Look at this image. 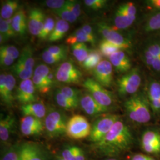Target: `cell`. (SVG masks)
<instances>
[{
    "label": "cell",
    "instance_id": "cell-39",
    "mask_svg": "<svg viewBox=\"0 0 160 160\" xmlns=\"http://www.w3.org/2000/svg\"><path fill=\"white\" fill-rule=\"evenodd\" d=\"M53 12L60 17L61 19L65 20L69 23H74L77 19V17H76V16L66 4L61 9L53 11Z\"/></svg>",
    "mask_w": 160,
    "mask_h": 160
},
{
    "label": "cell",
    "instance_id": "cell-1",
    "mask_svg": "<svg viewBox=\"0 0 160 160\" xmlns=\"http://www.w3.org/2000/svg\"><path fill=\"white\" fill-rule=\"evenodd\" d=\"M133 136L128 126L119 119L109 133L98 143L95 144L98 151L104 155L114 157L130 148Z\"/></svg>",
    "mask_w": 160,
    "mask_h": 160
},
{
    "label": "cell",
    "instance_id": "cell-11",
    "mask_svg": "<svg viewBox=\"0 0 160 160\" xmlns=\"http://www.w3.org/2000/svg\"><path fill=\"white\" fill-rule=\"evenodd\" d=\"M18 160H49L45 150L39 143L26 142L18 147Z\"/></svg>",
    "mask_w": 160,
    "mask_h": 160
},
{
    "label": "cell",
    "instance_id": "cell-21",
    "mask_svg": "<svg viewBox=\"0 0 160 160\" xmlns=\"http://www.w3.org/2000/svg\"><path fill=\"white\" fill-rule=\"evenodd\" d=\"M20 109L24 116H33L40 119L45 116L47 112L46 107L42 102L23 104Z\"/></svg>",
    "mask_w": 160,
    "mask_h": 160
},
{
    "label": "cell",
    "instance_id": "cell-56",
    "mask_svg": "<svg viewBox=\"0 0 160 160\" xmlns=\"http://www.w3.org/2000/svg\"><path fill=\"white\" fill-rule=\"evenodd\" d=\"M148 160H155V158H154L153 157H148Z\"/></svg>",
    "mask_w": 160,
    "mask_h": 160
},
{
    "label": "cell",
    "instance_id": "cell-4",
    "mask_svg": "<svg viewBox=\"0 0 160 160\" xmlns=\"http://www.w3.org/2000/svg\"><path fill=\"white\" fill-rule=\"evenodd\" d=\"M34 65L33 50L30 46L27 45L22 49L17 62L12 67V71L21 80L30 79L34 72Z\"/></svg>",
    "mask_w": 160,
    "mask_h": 160
},
{
    "label": "cell",
    "instance_id": "cell-13",
    "mask_svg": "<svg viewBox=\"0 0 160 160\" xmlns=\"http://www.w3.org/2000/svg\"><path fill=\"white\" fill-rule=\"evenodd\" d=\"M113 69L109 60H102L93 70L94 80L104 87H110L113 81Z\"/></svg>",
    "mask_w": 160,
    "mask_h": 160
},
{
    "label": "cell",
    "instance_id": "cell-27",
    "mask_svg": "<svg viewBox=\"0 0 160 160\" xmlns=\"http://www.w3.org/2000/svg\"><path fill=\"white\" fill-rule=\"evenodd\" d=\"M70 28L69 24L62 19L58 20L52 33L48 38L49 42H54L61 40L67 33Z\"/></svg>",
    "mask_w": 160,
    "mask_h": 160
},
{
    "label": "cell",
    "instance_id": "cell-50",
    "mask_svg": "<svg viewBox=\"0 0 160 160\" xmlns=\"http://www.w3.org/2000/svg\"><path fill=\"white\" fill-rule=\"evenodd\" d=\"M14 59L10 57L6 53L0 51V63L2 67H9L13 64Z\"/></svg>",
    "mask_w": 160,
    "mask_h": 160
},
{
    "label": "cell",
    "instance_id": "cell-19",
    "mask_svg": "<svg viewBox=\"0 0 160 160\" xmlns=\"http://www.w3.org/2000/svg\"><path fill=\"white\" fill-rule=\"evenodd\" d=\"M80 104L82 109L84 110L86 113L90 116L103 114L109 111V110L104 108L97 103L90 92L85 93L81 96Z\"/></svg>",
    "mask_w": 160,
    "mask_h": 160
},
{
    "label": "cell",
    "instance_id": "cell-3",
    "mask_svg": "<svg viewBox=\"0 0 160 160\" xmlns=\"http://www.w3.org/2000/svg\"><path fill=\"white\" fill-rule=\"evenodd\" d=\"M142 82V75L138 67L121 75L117 81L118 93L122 97L131 96L139 92Z\"/></svg>",
    "mask_w": 160,
    "mask_h": 160
},
{
    "label": "cell",
    "instance_id": "cell-30",
    "mask_svg": "<svg viewBox=\"0 0 160 160\" xmlns=\"http://www.w3.org/2000/svg\"><path fill=\"white\" fill-rule=\"evenodd\" d=\"M65 42L66 43L71 46L76 43H85L86 42H89L94 45L92 41L84 32V30L82 29V28L77 29L74 33L70 34L67 38Z\"/></svg>",
    "mask_w": 160,
    "mask_h": 160
},
{
    "label": "cell",
    "instance_id": "cell-15",
    "mask_svg": "<svg viewBox=\"0 0 160 160\" xmlns=\"http://www.w3.org/2000/svg\"><path fill=\"white\" fill-rule=\"evenodd\" d=\"M35 87L32 79L22 80L17 90V99L23 104L36 102Z\"/></svg>",
    "mask_w": 160,
    "mask_h": 160
},
{
    "label": "cell",
    "instance_id": "cell-28",
    "mask_svg": "<svg viewBox=\"0 0 160 160\" xmlns=\"http://www.w3.org/2000/svg\"><path fill=\"white\" fill-rule=\"evenodd\" d=\"M142 48L147 50L153 57L160 59V38L149 35L145 39Z\"/></svg>",
    "mask_w": 160,
    "mask_h": 160
},
{
    "label": "cell",
    "instance_id": "cell-33",
    "mask_svg": "<svg viewBox=\"0 0 160 160\" xmlns=\"http://www.w3.org/2000/svg\"><path fill=\"white\" fill-rule=\"evenodd\" d=\"M12 18L8 20L0 18V35L2 36L6 41L17 35L12 26Z\"/></svg>",
    "mask_w": 160,
    "mask_h": 160
},
{
    "label": "cell",
    "instance_id": "cell-38",
    "mask_svg": "<svg viewBox=\"0 0 160 160\" xmlns=\"http://www.w3.org/2000/svg\"><path fill=\"white\" fill-rule=\"evenodd\" d=\"M55 24L56 23L55 20L52 17H46L43 29L40 35L38 36L39 39L42 40L48 39L55 27Z\"/></svg>",
    "mask_w": 160,
    "mask_h": 160
},
{
    "label": "cell",
    "instance_id": "cell-29",
    "mask_svg": "<svg viewBox=\"0 0 160 160\" xmlns=\"http://www.w3.org/2000/svg\"><path fill=\"white\" fill-rule=\"evenodd\" d=\"M20 3L16 0H8L5 1L1 7V18L8 20L14 16L18 11Z\"/></svg>",
    "mask_w": 160,
    "mask_h": 160
},
{
    "label": "cell",
    "instance_id": "cell-48",
    "mask_svg": "<svg viewBox=\"0 0 160 160\" xmlns=\"http://www.w3.org/2000/svg\"><path fill=\"white\" fill-rule=\"evenodd\" d=\"M77 147L70 146L64 149L62 152V157L65 160H75Z\"/></svg>",
    "mask_w": 160,
    "mask_h": 160
},
{
    "label": "cell",
    "instance_id": "cell-8",
    "mask_svg": "<svg viewBox=\"0 0 160 160\" xmlns=\"http://www.w3.org/2000/svg\"><path fill=\"white\" fill-rule=\"evenodd\" d=\"M119 119H120L119 116L114 114H106L98 118L92 127L90 141L94 144L100 142Z\"/></svg>",
    "mask_w": 160,
    "mask_h": 160
},
{
    "label": "cell",
    "instance_id": "cell-32",
    "mask_svg": "<svg viewBox=\"0 0 160 160\" xmlns=\"http://www.w3.org/2000/svg\"><path fill=\"white\" fill-rule=\"evenodd\" d=\"M71 50L74 57L80 63H82L85 61L90 51L86 44L83 43L72 45Z\"/></svg>",
    "mask_w": 160,
    "mask_h": 160
},
{
    "label": "cell",
    "instance_id": "cell-51",
    "mask_svg": "<svg viewBox=\"0 0 160 160\" xmlns=\"http://www.w3.org/2000/svg\"><path fill=\"white\" fill-rule=\"evenodd\" d=\"M144 3L151 12H160V0H147L145 1Z\"/></svg>",
    "mask_w": 160,
    "mask_h": 160
},
{
    "label": "cell",
    "instance_id": "cell-24",
    "mask_svg": "<svg viewBox=\"0 0 160 160\" xmlns=\"http://www.w3.org/2000/svg\"><path fill=\"white\" fill-rule=\"evenodd\" d=\"M137 20V17L128 16L116 10L113 17V24L112 26L117 30L128 29L131 27Z\"/></svg>",
    "mask_w": 160,
    "mask_h": 160
},
{
    "label": "cell",
    "instance_id": "cell-44",
    "mask_svg": "<svg viewBox=\"0 0 160 160\" xmlns=\"http://www.w3.org/2000/svg\"><path fill=\"white\" fill-rule=\"evenodd\" d=\"M0 51L6 53L14 60L18 59L20 55L18 49L14 46H1Z\"/></svg>",
    "mask_w": 160,
    "mask_h": 160
},
{
    "label": "cell",
    "instance_id": "cell-47",
    "mask_svg": "<svg viewBox=\"0 0 160 160\" xmlns=\"http://www.w3.org/2000/svg\"><path fill=\"white\" fill-rule=\"evenodd\" d=\"M143 151L148 154H159L160 153V142L153 144L141 145Z\"/></svg>",
    "mask_w": 160,
    "mask_h": 160
},
{
    "label": "cell",
    "instance_id": "cell-20",
    "mask_svg": "<svg viewBox=\"0 0 160 160\" xmlns=\"http://www.w3.org/2000/svg\"><path fill=\"white\" fill-rule=\"evenodd\" d=\"M145 34H154L160 32V12H151L145 16L142 24Z\"/></svg>",
    "mask_w": 160,
    "mask_h": 160
},
{
    "label": "cell",
    "instance_id": "cell-12",
    "mask_svg": "<svg viewBox=\"0 0 160 160\" xmlns=\"http://www.w3.org/2000/svg\"><path fill=\"white\" fill-rule=\"evenodd\" d=\"M144 90L154 115H160V80L149 77L146 82Z\"/></svg>",
    "mask_w": 160,
    "mask_h": 160
},
{
    "label": "cell",
    "instance_id": "cell-49",
    "mask_svg": "<svg viewBox=\"0 0 160 160\" xmlns=\"http://www.w3.org/2000/svg\"><path fill=\"white\" fill-rule=\"evenodd\" d=\"M66 5L68 6L69 8L72 12L76 16V17H79L81 15V6L78 2L75 1H67Z\"/></svg>",
    "mask_w": 160,
    "mask_h": 160
},
{
    "label": "cell",
    "instance_id": "cell-46",
    "mask_svg": "<svg viewBox=\"0 0 160 160\" xmlns=\"http://www.w3.org/2000/svg\"><path fill=\"white\" fill-rule=\"evenodd\" d=\"M1 160H18V147H12L4 154Z\"/></svg>",
    "mask_w": 160,
    "mask_h": 160
},
{
    "label": "cell",
    "instance_id": "cell-22",
    "mask_svg": "<svg viewBox=\"0 0 160 160\" xmlns=\"http://www.w3.org/2000/svg\"><path fill=\"white\" fill-rule=\"evenodd\" d=\"M12 26L14 32L20 36H24L28 29V20L25 12L19 9L12 18Z\"/></svg>",
    "mask_w": 160,
    "mask_h": 160
},
{
    "label": "cell",
    "instance_id": "cell-26",
    "mask_svg": "<svg viewBox=\"0 0 160 160\" xmlns=\"http://www.w3.org/2000/svg\"><path fill=\"white\" fill-rule=\"evenodd\" d=\"M141 57L145 66L151 72L157 75H160V58L153 57L143 48L142 49Z\"/></svg>",
    "mask_w": 160,
    "mask_h": 160
},
{
    "label": "cell",
    "instance_id": "cell-5",
    "mask_svg": "<svg viewBox=\"0 0 160 160\" xmlns=\"http://www.w3.org/2000/svg\"><path fill=\"white\" fill-rule=\"evenodd\" d=\"M67 118L59 110L52 109L46 114L45 126L48 136L51 138L59 137L67 131Z\"/></svg>",
    "mask_w": 160,
    "mask_h": 160
},
{
    "label": "cell",
    "instance_id": "cell-10",
    "mask_svg": "<svg viewBox=\"0 0 160 160\" xmlns=\"http://www.w3.org/2000/svg\"><path fill=\"white\" fill-rule=\"evenodd\" d=\"M55 74L58 81L67 84H78L82 76L80 69L71 61H65L61 63Z\"/></svg>",
    "mask_w": 160,
    "mask_h": 160
},
{
    "label": "cell",
    "instance_id": "cell-43",
    "mask_svg": "<svg viewBox=\"0 0 160 160\" xmlns=\"http://www.w3.org/2000/svg\"><path fill=\"white\" fill-rule=\"evenodd\" d=\"M106 0H85L86 6L94 10H99L102 9L108 4Z\"/></svg>",
    "mask_w": 160,
    "mask_h": 160
},
{
    "label": "cell",
    "instance_id": "cell-7",
    "mask_svg": "<svg viewBox=\"0 0 160 160\" xmlns=\"http://www.w3.org/2000/svg\"><path fill=\"white\" fill-rule=\"evenodd\" d=\"M91 131L89 122L82 115L74 114L67 122L66 133L71 139H80L90 137Z\"/></svg>",
    "mask_w": 160,
    "mask_h": 160
},
{
    "label": "cell",
    "instance_id": "cell-55",
    "mask_svg": "<svg viewBox=\"0 0 160 160\" xmlns=\"http://www.w3.org/2000/svg\"><path fill=\"white\" fill-rule=\"evenodd\" d=\"M148 156L142 154H135L132 157L131 160H148Z\"/></svg>",
    "mask_w": 160,
    "mask_h": 160
},
{
    "label": "cell",
    "instance_id": "cell-36",
    "mask_svg": "<svg viewBox=\"0 0 160 160\" xmlns=\"http://www.w3.org/2000/svg\"><path fill=\"white\" fill-rule=\"evenodd\" d=\"M55 100L59 106L67 110H71L76 109L78 107V104L69 100L68 98L65 97L60 90L58 89L55 92Z\"/></svg>",
    "mask_w": 160,
    "mask_h": 160
},
{
    "label": "cell",
    "instance_id": "cell-53",
    "mask_svg": "<svg viewBox=\"0 0 160 160\" xmlns=\"http://www.w3.org/2000/svg\"><path fill=\"white\" fill-rule=\"evenodd\" d=\"M47 78H48V82L49 86L51 88L54 85V83L55 82V79L57 80V78H56V74L53 71L51 70L49 73V74L48 75Z\"/></svg>",
    "mask_w": 160,
    "mask_h": 160
},
{
    "label": "cell",
    "instance_id": "cell-18",
    "mask_svg": "<svg viewBox=\"0 0 160 160\" xmlns=\"http://www.w3.org/2000/svg\"><path fill=\"white\" fill-rule=\"evenodd\" d=\"M109 60L118 73L124 74L132 68L131 59L123 50L116 52L110 55Z\"/></svg>",
    "mask_w": 160,
    "mask_h": 160
},
{
    "label": "cell",
    "instance_id": "cell-45",
    "mask_svg": "<svg viewBox=\"0 0 160 160\" xmlns=\"http://www.w3.org/2000/svg\"><path fill=\"white\" fill-rule=\"evenodd\" d=\"M66 2L67 1L65 0H47L45 1V4L48 8L53 10V11H56L63 8Z\"/></svg>",
    "mask_w": 160,
    "mask_h": 160
},
{
    "label": "cell",
    "instance_id": "cell-25",
    "mask_svg": "<svg viewBox=\"0 0 160 160\" xmlns=\"http://www.w3.org/2000/svg\"><path fill=\"white\" fill-rule=\"evenodd\" d=\"M16 79L12 74L6 75V87L2 94L0 95L1 100L7 106H11L14 101L13 91L16 86Z\"/></svg>",
    "mask_w": 160,
    "mask_h": 160
},
{
    "label": "cell",
    "instance_id": "cell-37",
    "mask_svg": "<svg viewBox=\"0 0 160 160\" xmlns=\"http://www.w3.org/2000/svg\"><path fill=\"white\" fill-rule=\"evenodd\" d=\"M60 90L65 97L78 105L81 97V96H80L81 92L79 90L71 87H63Z\"/></svg>",
    "mask_w": 160,
    "mask_h": 160
},
{
    "label": "cell",
    "instance_id": "cell-2",
    "mask_svg": "<svg viewBox=\"0 0 160 160\" xmlns=\"http://www.w3.org/2000/svg\"><path fill=\"white\" fill-rule=\"evenodd\" d=\"M124 107L128 118L136 123L146 124L151 120L153 113L144 90L129 97Z\"/></svg>",
    "mask_w": 160,
    "mask_h": 160
},
{
    "label": "cell",
    "instance_id": "cell-41",
    "mask_svg": "<svg viewBox=\"0 0 160 160\" xmlns=\"http://www.w3.org/2000/svg\"><path fill=\"white\" fill-rule=\"evenodd\" d=\"M52 54L62 58L63 60L67 57V48L65 46H52L46 49Z\"/></svg>",
    "mask_w": 160,
    "mask_h": 160
},
{
    "label": "cell",
    "instance_id": "cell-57",
    "mask_svg": "<svg viewBox=\"0 0 160 160\" xmlns=\"http://www.w3.org/2000/svg\"><path fill=\"white\" fill-rule=\"evenodd\" d=\"M58 160H65V159H63V158L61 157H59Z\"/></svg>",
    "mask_w": 160,
    "mask_h": 160
},
{
    "label": "cell",
    "instance_id": "cell-58",
    "mask_svg": "<svg viewBox=\"0 0 160 160\" xmlns=\"http://www.w3.org/2000/svg\"><path fill=\"white\" fill-rule=\"evenodd\" d=\"M117 160L116 159H114V158H110V159H108V160Z\"/></svg>",
    "mask_w": 160,
    "mask_h": 160
},
{
    "label": "cell",
    "instance_id": "cell-35",
    "mask_svg": "<svg viewBox=\"0 0 160 160\" xmlns=\"http://www.w3.org/2000/svg\"><path fill=\"white\" fill-rule=\"evenodd\" d=\"M160 142V132L152 129H149L143 132L141 138V145L153 144Z\"/></svg>",
    "mask_w": 160,
    "mask_h": 160
},
{
    "label": "cell",
    "instance_id": "cell-54",
    "mask_svg": "<svg viewBox=\"0 0 160 160\" xmlns=\"http://www.w3.org/2000/svg\"><path fill=\"white\" fill-rule=\"evenodd\" d=\"M75 160H86L85 154L83 150L78 147H77L76 148Z\"/></svg>",
    "mask_w": 160,
    "mask_h": 160
},
{
    "label": "cell",
    "instance_id": "cell-9",
    "mask_svg": "<svg viewBox=\"0 0 160 160\" xmlns=\"http://www.w3.org/2000/svg\"><path fill=\"white\" fill-rule=\"evenodd\" d=\"M97 26L98 32L103 36L104 39L121 46L125 50L131 48V40L108 23L100 22L97 23Z\"/></svg>",
    "mask_w": 160,
    "mask_h": 160
},
{
    "label": "cell",
    "instance_id": "cell-17",
    "mask_svg": "<svg viewBox=\"0 0 160 160\" xmlns=\"http://www.w3.org/2000/svg\"><path fill=\"white\" fill-rule=\"evenodd\" d=\"M43 129V124L40 119L33 116H24L20 120V131L25 136L39 135Z\"/></svg>",
    "mask_w": 160,
    "mask_h": 160
},
{
    "label": "cell",
    "instance_id": "cell-6",
    "mask_svg": "<svg viewBox=\"0 0 160 160\" xmlns=\"http://www.w3.org/2000/svg\"><path fill=\"white\" fill-rule=\"evenodd\" d=\"M83 86L86 88L92 96L104 108L110 110L114 104V97L113 94L94 79L88 78L84 82Z\"/></svg>",
    "mask_w": 160,
    "mask_h": 160
},
{
    "label": "cell",
    "instance_id": "cell-14",
    "mask_svg": "<svg viewBox=\"0 0 160 160\" xmlns=\"http://www.w3.org/2000/svg\"><path fill=\"white\" fill-rule=\"evenodd\" d=\"M51 69L46 65L40 64L34 70L32 81L36 90L42 94H46L51 89L48 82V75Z\"/></svg>",
    "mask_w": 160,
    "mask_h": 160
},
{
    "label": "cell",
    "instance_id": "cell-23",
    "mask_svg": "<svg viewBox=\"0 0 160 160\" xmlns=\"http://www.w3.org/2000/svg\"><path fill=\"white\" fill-rule=\"evenodd\" d=\"M16 119L12 114H7L1 118L0 139L2 142H7L15 126Z\"/></svg>",
    "mask_w": 160,
    "mask_h": 160
},
{
    "label": "cell",
    "instance_id": "cell-40",
    "mask_svg": "<svg viewBox=\"0 0 160 160\" xmlns=\"http://www.w3.org/2000/svg\"><path fill=\"white\" fill-rule=\"evenodd\" d=\"M117 10L128 16L137 17V7L134 3L131 2L120 4V6L118 7Z\"/></svg>",
    "mask_w": 160,
    "mask_h": 160
},
{
    "label": "cell",
    "instance_id": "cell-16",
    "mask_svg": "<svg viewBox=\"0 0 160 160\" xmlns=\"http://www.w3.org/2000/svg\"><path fill=\"white\" fill-rule=\"evenodd\" d=\"M45 14L39 8H33L29 12L28 19V30L30 34L39 36L43 29L45 21Z\"/></svg>",
    "mask_w": 160,
    "mask_h": 160
},
{
    "label": "cell",
    "instance_id": "cell-52",
    "mask_svg": "<svg viewBox=\"0 0 160 160\" xmlns=\"http://www.w3.org/2000/svg\"><path fill=\"white\" fill-rule=\"evenodd\" d=\"M82 29L84 30V32H86L87 34L89 36V38L91 39V40L92 41L94 45L96 42V37L92 27L89 24H84L82 26Z\"/></svg>",
    "mask_w": 160,
    "mask_h": 160
},
{
    "label": "cell",
    "instance_id": "cell-34",
    "mask_svg": "<svg viewBox=\"0 0 160 160\" xmlns=\"http://www.w3.org/2000/svg\"><path fill=\"white\" fill-rule=\"evenodd\" d=\"M99 49L102 55L108 57L116 52L119 51L121 50H125L122 47L110 42L105 39L102 40L100 43Z\"/></svg>",
    "mask_w": 160,
    "mask_h": 160
},
{
    "label": "cell",
    "instance_id": "cell-31",
    "mask_svg": "<svg viewBox=\"0 0 160 160\" xmlns=\"http://www.w3.org/2000/svg\"><path fill=\"white\" fill-rule=\"evenodd\" d=\"M102 54L100 51L93 49L90 50L88 57L85 61L82 63L84 68L90 71L94 70L95 68L102 61Z\"/></svg>",
    "mask_w": 160,
    "mask_h": 160
},
{
    "label": "cell",
    "instance_id": "cell-42",
    "mask_svg": "<svg viewBox=\"0 0 160 160\" xmlns=\"http://www.w3.org/2000/svg\"><path fill=\"white\" fill-rule=\"evenodd\" d=\"M42 57L43 61L45 63L51 64V65L58 63L63 61L62 58L58 57L57 56H55V55L52 54L51 52L48 51L47 49H45L44 51L43 52Z\"/></svg>",
    "mask_w": 160,
    "mask_h": 160
}]
</instances>
